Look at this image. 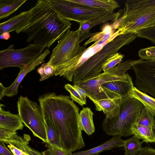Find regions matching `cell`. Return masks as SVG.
Wrapping results in <instances>:
<instances>
[{
	"instance_id": "obj_1",
	"label": "cell",
	"mask_w": 155,
	"mask_h": 155,
	"mask_svg": "<svg viewBox=\"0 0 155 155\" xmlns=\"http://www.w3.org/2000/svg\"><path fill=\"white\" fill-rule=\"evenodd\" d=\"M38 101L47 126L48 143L72 153L84 148L79 109L70 97L49 93L40 96Z\"/></svg>"
},
{
	"instance_id": "obj_2",
	"label": "cell",
	"mask_w": 155,
	"mask_h": 155,
	"mask_svg": "<svg viewBox=\"0 0 155 155\" xmlns=\"http://www.w3.org/2000/svg\"><path fill=\"white\" fill-rule=\"evenodd\" d=\"M30 10L26 23L15 31L17 34L25 33L27 42L49 48L61 39L72 25L70 21L58 15L48 0H39Z\"/></svg>"
},
{
	"instance_id": "obj_3",
	"label": "cell",
	"mask_w": 155,
	"mask_h": 155,
	"mask_svg": "<svg viewBox=\"0 0 155 155\" xmlns=\"http://www.w3.org/2000/svg\"><path fill=\"white\" fill-rule=\"evenodd\" d=\"M120 35L136 33L155 25V0H128L117 19Z\"/></svg>"
},
{
	"instance_id": "obj_4",
	"label": "cell",
	"mask_w": 155,
	"mask_h": 155,
	"mask_svg": "<svg viewBox=\"0 0 155 155\" xmlns=\"http://www.w3.org/2000/svg\"><path fill=\"white\" fill-rule=\"evenodd\" d=\"M136 33H130L117 36L87 60L74 71L72 78L74 85L77 82L90 80L98 76L110 58L118 52L122 47L132 42Z\"/></svg>"
},
{
	"instance_id": "obj_5",
	"label": "cell",
	"mask_w": 155,
	"mask_h": 155,
	"mask_svg": "<svg viewBox=\"0 0 155 155\" xmlns=\"http://www.w3.org/2000/svg\"><path fill=\"white\" fill-rule=\"evenodd\" d=\"M119 104V115L111 119L106 117L102 122L103 129L109 136L128 137L133 135L132 127L137 123L144 106L130 95L121 98Z\"/></svg>"
},
{
	"instance_id": "obj_6",
	"label": "cell",
	"mask_w": 155,
	"mask_h": 155,
	"mask_svg": "<svg viewBox=\"0 0 155 155\" xmlns=\"http://www.w3.org/2000/svg\"><path fill=\"white\" fill-rule=\"evenodd\" d=\"M140 60V58L137 60H127L118 64L107 72L101 73L96 77L88 80L77 82L74 85L84 89L86 96L93 102L105 99L101 90V85L112 81L132 80V77L126 72Z\"/></svg>"
},
{
	"instance_id": "obj_7",
	"label": "cell",
	"mask_w": 155,
	"mask_h": 155,
	"mask_svg": "<svg viewBox=\"0 0 155 155\" xmlns=\"http://www.w3.org/2000/svg\"><path fill=\"white\" fill-rule=\"evenodd\" d=\"M18 115L33 135L46 144L48 142L46 125L40 105L27 97L21 96L17 102Z\"/></svg>"
},
{
	"instance_id": "obj_8",
	"label": "cell",
	"mask_w": 155,
	"mask_h": 155,
	"mask_svg": "<svg viewBox=\"0 0 155 155\" xmlns=\"http://www.w3.org/2000/svg\"><path fill=\"white\" fill-rule=\"evenodd\" d=\"M79 31V28L75 31L68 30L53 50L48 63L54 67L55 73L65 64L86 50L85 47L80 45Z\"/></svg>"
},
{
	"instance_id": "obj_9",
	"label": "cell",
	"mask_w": 155,
	"mask_h": 155,
	"mask_svg": "<svg viewBox=\"0 0 155 155\" xmlns=\"http://www.w3.org/2000/svg\"><path fill=\"white\" fill-rule=\"evenodd\" d=\"M54 11L61 18L78 23L96 20L107 12L101 9L75 3L70 0H48Z\"/></svg>"
},
{
	"instance_id": "obj_10",
	"label": "cell",
	"mask_w": 155,
	"mask_h": 155,
	"mask_svg": "<svg viewBox=\"0 0 155 155\" xmlns=\"http://www.w3.org/2000/svg\"><path fill=\"white\" fill-rule=\"evenodd\" d=\"M45 48L43 45L32 43L25 48L16 49L12 44L0 51V70L10 67L21 69L40 56Z\"/></svg>"
},
{
	"instance_id": "obj_11",
	"label": "cell",
	"mask_w": 155,
	"mask_h": 155,
	"mask_svg": "<svg viewBox=\"0 0 155 155\" xmlns=\"http://www.w3.org/2000/svg\"><path fill=\"white\" fill-rule=\"evenodd\" d=\"M131 69L134 71L135 76V87L155 98V61L141 58Z\"/></svg>"
},
{
	"instance_id": "obj_12",
	"label": "cell",
	"mask_w": 155,
	"mask_h": 155,
	"mask_svg": "<svg viewBox=\"0 0 155 155\" xmlns=\"http://www.w3.org/2000/svg\"><path fill=\"white\" fill-rule=\"evenodd\" d=\"M110 41L100 40L95 42L83 52L64 65L54 75L62 76L69 81L72 82L73 76L75 71Z\"/></svg>"
},
{
	"instance_id": "obj_13",
	"label": "cell",
	"mask_w": 155,
	"mask_h": 155,
	"mask_svg": "<svg viewBox=\"0 0 155 155\" xmlns=\"http://www.w3.org/2000/svg\"><path fill=\"white\" fill-rule=\"evenodd\" d=\"M134 84L132 80H116L105 83L101 86L105 99L126 97L130 95Z\"/></svg>"
},
{
	"instance_id": "obj_14",
	"label": "cell",
	"mask_w": 155,
	"mask_h": 155,
	"mask_svg": "<svg viewBox=\"0 0 155 155\" xmlns=\"http://www.w3.org/2000/svg\"><path fill=\"white\" fill-rule=\"evenodd\" d=\"M50 53L48 48L45 50L38 58L28 63L20 69L16 78L9 86L5 88V96L12 97L18 93V88L26 75L34 70L38 66L45 61V57Z\"/></svg>"
},
{
	"instance_id": "obj_15",
	"label": "cell",
	"mask_w": 155,
	"mask_h": 155,
	"mask_svg": "<svg viewBox=\"0 0 155 155\" xmlns=\"http://www.w3.org/2000/svg\"><path fill=\"white\" fill-rule=\"evenodd\" d=\"M30 135L24 134L23 137L14 132L5 143L14 155H42V153L32 148L29 145L31 140Z\"/></svg>"
},
{
	"instance_id": "obj_16",
	"label": "cell",
	"mask_w": 155,
	"mask_h": 155,
	"mask_svg": "<svg viewBox=\"0 0 155 155\" xmlns=\"http://www.w3.org/2000/svg\"><path fill=\"white\" fill-rule=\"evenodd\" d=\"M120 12H114V11L108 12L103 16L94 20L80 23L79 24L80 29L79 36L81 42L85 39L91 37L96 32L91 33L90 30L97 25L104 23L108 21H111L112 23L121 15Z\"/></svg>"
},
{
	"instance_id": "obj_17",
	"label": "cell",
	"mask_w": 155,
	"mask_h": 155,
	"mask_svg": "<svg viewBox=\"0 0 155 155\" xmlns=\"http://www.w3.org/2000/svg\"><path fill=\"white\" fill-rule=\"evenodd\" d=\"M5 105L0 104V128L14 132L22 130L24 125L18 115L14 114L4 110Z\"/></svg>"
},
{
	"instance_id": "obj_18",
	"label": "cell",
	"mask_w": 155,
	"mask_h": 155,
	"mask_svg": "<svg viewBox=\"0 0 155 155\" xmlns=\"http://www.w3.org/2000/svg\"><path fill=\"white\" fill-rule=\"evenodd\" d=\"M121 99L120 97L104 99L93 103L97 110L103 111L106 117L111 119L119 115L120 110L119 103Z\"/></svg>"
},
{
	"instance_id": "obj_19",
	"label": "cell",
	"mask_w": 155,
	"mask_h": 155,
	"mask_svg": "<svg viewBox=\"0 0 155 155\" xmlns=\"http://www.w3.org/2000/svg\"><path fill=\"white\" fill-rule=\"evenodd\" d=\"M121 135L114 136L111 139L102 144L90 149L73 153V155H99L104 151L123 147L124 140Z\"/></svg>"
},
{
	"instance_id": "obj_20",
	"label": "cell",
	"mask_w": 155,
	"mask_h": 155,
	"mask_svg": "<svg viewBox=\"0 0 155 155\" xmlns=\"http://www.w3.org/2000/svg\"><path fill=\"white\" fill-rule=\"evenodd\" d=\"M30 9L21 12L0 24V35L5 32L16 31L22 27L28 21L30 14Z\"/></svg>"
},
{
	"instance_id": "obj_21",
	"label": "cell",
	"mask_w": 155,
	"mask_h": 155,
	"mask_svg": "<svg viewBox=\"0 0 155 155\" xmlns=\"http://www.w3.org/2000/svg\"><path fill=\"white\" fill-rule=\"evenodd\" d=\"M118 26L117 20L110 25H105L103 28L102 31L96 32V34L90 37L84 43L83 46L87 45L91 42H95L100 40L111 41L117 36L120 35V31L117 29Z\"/></svg>"
},
{
	"instance_id": "obj_22",
	"label": "cell",
	"mask_w": 155,
	"mask_h": 155,
	"mask_svg": "<svg viewBox=\"0 0 155 155\" xmlns=\"http://www.w3.org/2000/svg\"><path fill=\"white\" fill-rule=\"evenodd\" d=\"M75 3L91 8L105 10L108 12L114 11L120 5L114 0H70Z\"/></svg>"
},
{
	"instance_id": "obj_23",
	"label": "cell",
	"mask_w": 155,
	"mask_h": 155,
	"mask_svg": "<svg viewBox=\"0 0 155 155\" xmlns=\"http://www.w3.org/2000/svg\"><path fill=\"white\" fill-rule=\"evenodd\" d=\"M93 114L91 109L88 107H84L79 113L81 130L88 135L92 134L95 131L93 120Z\"/></svg>"
},
{
	"instance_id": "obj_24",
	"label": "cell",
	"mask_w": 155,
	"mask_h": 155,
	"mask_svg": "<svg viewBox=\"0 0 155 155\" xmlns=\"http://www.w3.org/2000/svg\"><path fill=\"white\" fill-rule=\"evenodd\" d=\"M130 95L139 100L144 108L155 117V98L140 91L134 86L132 88Z\"/></svg>"
},
{
	"instance_id": "obj_25",
	"label": "cell",
	"mask_w": 155,
	"mask_h": 155,
	"mask_svg": "<svg viewBox=\"0 0 155 155\" xmlns=\"http://www.w3.org/2000/svg\"><path fill=\"white\" fill-rule=\"evenodd\" d=\"M131 130L132 135L141 139L143 142L154 143L155 140L152 127L140 126L136 123L132 125Z\"/></svg>"
},
{
	"instance_id": "obj_26",
	"label": "cell",
	"mask_w": 155,
	"mask_h": 155,
	"mask_svg": "<svg viewBox=\"0 0 155 155\" xmlns=\"http://www.w3.org/2000/svg\"><path fill=\"white\" fill-rule=\"evenodd\" d=\"M139 139L134 135L129 139L124 140L123 147L125 155H136L139 153L143 147V142H140Z\"/></svg>"
},
{
	"instance_id": "obj_27",
	"label": "cell",
	"mask_w": 155,
	"mask_h": 155,
	"mask_svg": "<svg viewBox=\"0 0 155 155\" xmlns=\"http://www.w3.org/2000/svg\"><path fill=\"white\" fill-rule=\"evenodd\" d=\"M27 1V0H11L8 4L0 8V19L8 17Z\"/></svg>"
},
{
	"instance_id": "obj_28",
	"label": "cell",
	"mask_w": 155,
	"mask_h": 155,
	"mask_svg": "<svg viewBox=\"0 0 155 155\" xmlns=\"http://www.w3.org/2000/svg\"><path fill=\"white\" fill-rule=\"evenodd\" d=\"M137 123L140 126L153 128L155 126V116L144 108L141 111Z\"/></svg>"
},
{
	"instance_id": "obj_29",
	"label": "cell",
	"mask_w": 155,
	"mask_h": 155,
	"mask_svg": "<svg viewBox=\"0 0 155 155\" xmlns=\"http://www.w3.org/2000/svg\"><path fill=\"white\" fill-rule=\"evenodd\" d=\"M37 72L40 74V81L45 80L55 75V71L54 67L48 62L42 64L37 69Z\"/></svg>"
},
{
	"instance_id": "obj_30",
	"label": "cell",
	"mask_w": 155,
	"mask_h": 155,
	"mask_svg": "<svg viewBox=\"0 0 155 155\" xmlns=\"http://www.w3.org/2000/svg\"><path fill=\"white\" fill-rule=\"evenodd\" d=\"M65 89L70 94V97L73 101H74L81 106L86 104V100L83 98L80 93L74 87V85L68 84H65Z\"/></svg>"
},
{
	"instance_id": "obj_31",
	"label": "cell",
	"mask_w": 155,
	"mask_h": 155,
	"mask_svg": "<svg viewBox=\"0 0 155 155\" xmlns=\"http://www.w3.org/2000/svg\"><path fill=\"white\" fill-rule=\"evenodd\" d=\"M124 56V54L117 52L108 59L103 66L104 72H107L121 63Z\"/></svg>"
},
{
	"instance_id": "obj_32",
	"label": "cell",
	"mask_w": 155,
	"mask_h": 155,
	"mask_svg": "<svg viewBox=\"0 0 155 155\" xmlns=\"http://www.w3.org/2000/svg\"><path fill=\"white\" fill-rule=\"evenodd\" d=\"M47 149L41 153L42 155H73V153L63 148L50 143L46 144Z\"/></svg>"
},
{
	"instance_id": "obj_33",
	"label": "cell",
	"mask_w": 155,
	"mask_h": 155,
	"mask_svg": "<svg viewBox=\"0 0 155 155\" xmlns=\"http://www.w3.org/2000/svg\"><path fill=\"white\" fill-rule=\"evenodd\" d=\"M138 55L140 58L147 61H155V46L140 49Z\"/></svg>"
},
{
	"instance_id": "obj_34",
	"label": "cell",
	"mask_w": 155,
	"mask_h": 155,
	"mask_svg": "<svg viewBox=\"0 0 155 155\" xmlns=\"http://www.w3.org/2000/svg\"><path fill=\"white\" fill-rule=\"evenodd\" d=\"M137 34V37L147 39L155 44V25L140 30Z\"/></svg>"
},
{
	"instance_id": "obj_35",
	"label": "cell",
	"mask_w": 155,
	"mask_h": 155,
	"mask_svg": "<svg viewBox=\"0 0 155 155\" xmlns=\"http://www.w3.org/2000/svg\"><path fill=\"white\" fill-rule=\"evenodd\" d=\"M136 155H155V149L145 147H143L141 151Z\"/></svg>"
},
{
	"instance_id": "obj_36",
	"label": "cell",
	"mask_w": 155,
	"mask_h": 155,
	"mask_svg": "<svg viewBox=\"0 0 155 155\" xmlns=\"http://www.w3.org/2000/svg\"><path fill=\"white\" fill-rule=\"evenodd\" d=\"M5 143L0 141V155H14L7 147Z\"/></svg>"
},
{
	"instance_id": "obj_37",
	"label": "cell",
	"mask_w": 155,
	"mask_h": 155,
	"mask_svg": "<svg viewBox=\"0 0 155 155\" xmlns=\"http://www.w3.org/2000/svg\"><path fill=\"white\" fill-rule=\"evenodd\" d=\"M5 88L1 83H0V99L1 100L2 98L5 96L4 93L5 92Z\"/></svg>"
},
{
	"instance_id": "obj_38",
	"label": "cell",
	"mask_w": 155,
	"mask_h": 155,
	"mask_svg": "<svg viewBox=\"0 0 155 155\" xmlns=\"http://www.w3.org/2000/svg\"><path fill=\"white\" fill-rule=\"evenodd\" d=\"M0 39H3L5 40L8 39L10 37V35L9 33L8 32H5L2 34L0 35Z\"/></svg>"
},
{
	"instance_id": "obj_39",
	"label": "cell",
	"mask_w": 155,
	"mask_h": 155,
	"mask_svg": "<svg viewBox=\"0 0 155 155\" xmlns=\"http://www.w3.org/2000/svg\"><path fill=\"white\" fill-rule=\"evenodd\" d=\"M153 135H154V138H155V126H154L153 127ZM154 143H155V141Z\"/></svg>"
},
{
	"instance_id": "obj_40",
	"label": "cell",
	"mask_w": 155,
	"mask_h": 155,
	"mask_svg": "<svg viewBox=\"0 0 155 155\" xmlns=\"http://www.w3.org/2000/svg\"><path fill=\"white\" fill-rule=\"evenodd\" d=\"M124 155H125L124 154Z\"/></svg>"
},
{
	"instance_id": "obj_41",
	"label": "cell",
	"mask_w": 155,
	"mask_h": 155,
	"mask_svg": "<svg viewBox=\"0 0 155 155\" xmlns=\"http://www.w3.org/2000/svg\"></svg>"
}]
</instances>
